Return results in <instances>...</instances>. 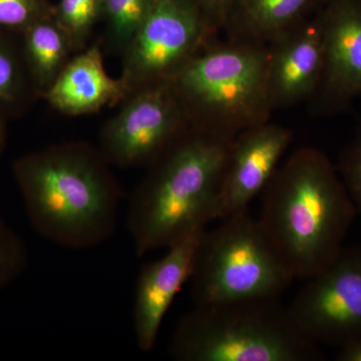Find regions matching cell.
I'll return each instance as SVG.
<instances>
[{
    "label": "cell",
    "instance_id": "6da1fadb",
    "mask_svg": "<svg viewBox=\"0 0 361 361\" xmlns=\"http://www.w3.org/2000/svg\"><path fill=\"white\" fill-rule=\"evenodd\" d=\"M260 197L259 224L294 280L336 259L357 214L336 166L313 147L293 152Z\"/></svg>",
    "mask_w": 361,
    "mask_h": 361
},
{
    "label": "cell",
    "instance_id": "7a4b0ae2",
    "mask_svg": "<svg viewBox=\"0 0 361 361\" xmlns=\"http://www.w3.org/2000/svg\"><path fill=\"white\" fill-rule=\"evenodd\" d=\"M26 212L40 236L87 249L113 236L122 193L104 164L82 146L56 147L14 164Z\"/></svg>",
    "mask_w": 361,
    "mask_h": 361
},
{
    "label": "cell",
    "instance_id": "3957f363",
    "mask_svg": "<svg viewBox=\"0 0 361 361\" xmlns=\"http://www.w3.org/2000/svg\"><path fill=\"white\" fill-rule=\"evenodd\" d=\"M232 141L195 130L152 164L128 211L137 256L169 248L216 220Z\"/></svg>",
    "mask_w": 361,
    "mask_h": 361
},
{
    "label": "cell",
    "instance_id": "277c9868",
    "mask_svg": "<svg viewBox=\"0 0 361 361\" xmlns=\"http://www.w3.org/2000/svg\"><path fill=\"white\" fill-rule=\"evenodd\" d=\"M169 355L178 361H320L280 298L200 304L178 322Z\"/></svg>",
    "mask_w": 361,
    "mask_h": 361
},
{
    "label": "cell",
    "instance_id": "5b68a950",
    "mask_svg": "<svg viewBox=\"0 0 361 361\" xmlns=\"http://www.w3.org/2000/svg\"><path fill=\"white\" fill-rule=\"evenodd\" d=\"M267 44L228 37L193 58L171 78L178 99L200 115L197 130L234 139L270 121Z\"/></svg>",
    "mask_w": 361,
    "mask_h": 361
},
{
    "label": "cell",
    "instance_id": "8992f818",
    "mask_svg": "<svg viewBox=\"0 0 361 361\" xmlns=\"http://www.w3.org/2000/svg\"><path fill=\"white\" fill-rule=\"evenodd\" d=\"M195 305L281 298L294 278L249 209L202 234L191 278Z\"/></svg>",
    "mask_w": 361,
    "mask_h": 361
},
{
    "label": "cell",
    "instance_id": "52a82bcc",
    "mask_svg": "<svg viewBox=\"0 0 361 361\" xmlns=\"http://www.w3.org/2000/svg\"><path fill=\"white\" fill-rule=\"evenodd\" d=\"M305 281L287 306L304 336L338 349L361 341V248L343 246Z\"/></svg>",
    "mask_w": 361,
    "mask_h": 361
},
{
    "label": "cell",
    "instance_id": "ba28073f",
    "mask_svg": "<svg viewBox=\"0 0 361 361\" xmlns=\"http://www.w3.org/2000/svg\"><path fill=\"white\" fill-rule=\"evenodd\" d=\"M211 32L198 0H156L128 56L129 75L171 80L190 61Z\"/></svg>",
    "mask_w": 361,
    "mask_h": 361
},
{
    "label": "cell",
    "instance_id": "9c48e42d",
    "mask_svg": "<svg viewBox=\"0 0 361 361\" xmlns=\"http://www.w3.org/2000/svg\"><path fill=\"white\" fill-rule=\"evenodd\" d=\"M180 106L170 82L142 92L104 130L106 160L118 166L154 164L179 141Z\"/></svg>",
    "mask_w": 361,
    "mask_h": 361
},
{
    "label": "cell",
    "instance_id": "30bf717a",
    "mask_svg": "<svg viewBox=\"0 0 361 361\" xmlns=\"http://www.w3.org/2000/svg\"><path fill=\"white\" fill-rule=\"evenodd\" d=\"M318 16L324 63L308 104L314 115L332 116L361 96V0H326Z\"/></svg>",
    "mask_w": 361,
    "mask_h": 361
},
{
    "label": "cell",
    "instance_id": "8fae6325",
    "mask_svg": "<svg viewBox=\"0 0 361 361\" xmlns=\"http://www.w3.org/2000/svg\"><path fill=\"white\" fill-rule=\"evenodd\" d=\"M292 141L291 130L270 121L242 130L233 139L216 205V219L249 209L251 202L269 184Z\"/></svg>",
    "mask_w": 361,
    "mask_h": 361
},
{
    "label": "cell",
    "instance_id": "7c38bea8",
    "mask_svg": "<svg viewBox=\"0 0 361 361\" xmlns=\"http://www.w3.org/2000/svg\"><path fill=\"white\" fill-rule=\"evenodd\" d=\"M267 87L273 111L310 102L324 63L318 13L279 33L267 44Z\"/></svg>",
    "mask_w": 361,
    "mask_h": 361
},
{
    "label": "cell",
    "instance_id": "4fadbf2b",
    "mask_svg": "<svg viewBox=\"0 0 361 361\" xmlns=\"http://www.w3.org/2000/svg\"><path fill=\"white\" fill-rule=\"evenodd\" d=\"M205 230L195 232L169 247L165 256L147 263L140 271L133 319L135 343L142 353H149L155 348L164 318L175 297L191 278L195 253Z\"/></svg>",
    "mask_w": 361,
    "mask_h": 361
},
{
    "label": "cell",
    "instance_id": "5bb4252c",
    "mask_svg": "<svg viewBox=\"0 0 361 361\" xmlns=\"http://www.w3.org/2000/svg\"><path fill=\"white\" fill-rule=\"evenodd\" d=\"M127 87L114 80L104 68L97 47L78 56L61 70L49 87L47 99L63 113H92L120 99Z\"/></svg>",
    "mask_w": 361,
    "mask_h": 361
},
{
    "label": "cell",
    "instance_id": "9a60e30c",
    "mask_svg": "<svg viewBox=\"0 0 361 361\" xmlns=\"http://www.w3.org/2000/svg\"><path fill=\"white\" fill-rule=\"evenodd\" d=\"M326 0H237L224 32L232 39L267 44L314 16Z\"/></svg>",
    "mask_w": 361,
    "mask_h": 361
},
{
    "label": "cell",
    "instance_id": "2e32d148",
    "mask_svg": "<svg viewBox=\"0 0 361 361\" xmlns=\"http://www.w3.org/2000/svg\"><path fill=\"white\" fill-rule=\"evenodd\" d=\"M25 44L35 75L40 82L51 85L71 44L68 35L56 20L45 18L26 28Z\"/></svg>",
    "mask_w": 361,
    "mask_h": 361
},
{
    "label": "cell",
    "instance_id": "e0dca14e",
    "mask_svg": "<svg viewBox=\"0 0 361 361\" xmlns=\"http://www.w3.org/2000/svg\"><path fill=\"white\" fill-rule=\"evenodd\" d=\"M104 13V0H61L54 20L68 35L71 44L80 42Z\"/></svg>",
    "mask_w": 361,
    "mask_h": 361
},
{
    "label": "cell",
    "instance_id": "ac0fdd59",
    "mask_svg": "<svg viewBox=\"0 0 361 361\" xmlns=\"http://www.w3.org/2000/svg\"><path fill=\"white\" fill-rule=\"evenodd\" d=\"M156 0H104V13L116 39L130 44L151 13Z\"/></svg>",
    "mask_w": 361,
    "mask_h": 361
},
{
    "label": "cell",
    "instance_id": "d6986e66",
    "mask_svg": "<svg viewBox=\"0 0 361 361\" xmlns=\"http://www.w3.org/2000/svg\"><path fill=\"white\" fill-rule=\"evenodd\" d=\"M27 263L25 242L6 221L0 219V291L23 274Z\"/></svg>",
    "mask_w": 361,
    "mask_h": 361
},
{
    "label": "cell",
    "instance_id": "ffe728a7",
    "mask_svg": "<svg viewBox=\"0 0 361 361\" xmlns=\"http://www.w3.org/2000/svg\"><path fill=\"white\" fill-rule=\"evenodd\" d=\"M336 166L357 213H361V122L342 149Z\"/></svg>",
    "mask_w": 361,
    "mask_h": 361
},
{
    "label": "cell",
    "instance_id": "44dd1931",
    "mask_svg": "<svg viewBox=\"0 0 361 361\" xmlns=\"http://www.w3.org/2000/svg\"><path fill=\"white\" fill-rule=\"evenodd\" d=\"M51 9L44 0H0V26L27 28L42 18H49Z\"/></svg>",
    "mask_w": 361,
    "mask_h": 361
},
{
    "label": "cell",
    "instance_id": "7402d4cb",
    "mask_svg": "<svg viewBox=\"0 0 361 361\" xmlns=\"http://www.w3.org/2000/svg\"><path fill=\"white\" fill-rule=\"evenodd\" d=\"M211 32L224 30L237 0H198Z\"/></svg>",
    "mask_w": 361,
    "mask_h": 361
},
{
    "label": "cell",
    "instance_id": "603a6c76",
    "mask_svg": "<svg viewBox=\"0 0 361 361\" xmlns=\"http://www.w3.org/2000/svg\"><path fill=\"white\" fill-rule=\"evenodd\" d=\"M16 68L13 58L0 45V101H11L16 94Z\"/></svg>",
    "mask_w": 361,
    "mask_h": 361
},
{
    "label": "cell",
    "instance_id": "cb8c5ba5",
    "mask_svg": "<svg viewBox=\"0 0 361 361\" xmlns=\"http://www.w3.org/2000/svg\"><path fill=\"white\" fill-rule=\"evenodd\" d=\"M338 361H361V341L353 342L339 348L336 355Z\"/></svg>",
    "mask_w": 361,
    "mask_h": 361
},
{
    "label": "cell",
    "instance_id": "d4e9b609",
    "mask_svg": "<svg viewBox=\"0 0 361 361\" xmlns=\"http://www.w3.org/2000/svg\"><path fill=\"white\" fill-rule=\"evenodd\" d=\"M4 126H2V123H0V149H1L2 147H4Z\"/></svg>",
    "mask_w": 361,
    "mask_h": 361
}]
</instances>
